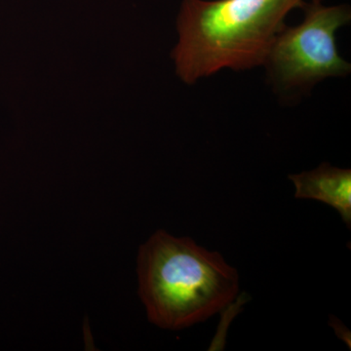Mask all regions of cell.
<instances>
[{"label": "cell", "mask_w": 351, "mask_h": 351, "mask_svg": "<svg viewBox=\"0 0 351 351\" xmlns=\"http://www.w3.org/2000/svg\"><path fill=\"white\" fill-rule=\"evenodd\" d=\"M302 9L301 24L285 25L263 64L269 82L281 93L311 89L325 78L345 76L351 71L336 45V32L350 23V7L311 1Z\"/></svg>", "instance_id": "cell-3"}, {"label": "cell", "mask_w": 351, "mask_h": 351, "mask_svg": "<svg viewBox=\"0 0 351 351\" xmlns=\"http://www.w3.org/2000/svg\"><path fill=\"white\" fill-rule=\"evenodd\" d=\"M295 197L320 201L336 209L346 225L351 226V170L322 163L311 171L291 174Z\"/></svg>", "instance_id": "cell-4"}, {"label": "cell", "mask_w": 351, "mask_h": 351, "mask_svg": "<svg viewBox=\"0 0 351 351\" xmlns=\"http://www.w3.org/2000/svg\"><path fill=\"white\" fill-rule=\"evenodd\" d=\"M322 2L323 0H311ZM306 0H184L174 50L182 82L193 84L223 69L263 66L270 46L293 9Z\"/></svg>", "instance_id": "cell-1"}, {"label": "cell", "mask_w": 351, "mask_h": 351, "mask_svg": "<svg viewBox=\"0 0 351 351\" xmlns=\"http://www.w3.org/2000/svg\"><path fill=\"white\" fill-rule=\"evenodd\" d=\"M138 295L152 324L182 330L204 322L237 299L239 274L189 237L158 230L138 255Z\"/></svg>", "instance_id": "cell-2"}, {"label": "cell", "mask_w": 351, "mask_h": 351, "mask_svg": "<svg viewBox=\"0 0 351 351\" xmlns=\"http://www.w3.org/2000/svg\"><path fill=\"white\" fill-rule=\"evenodd\" d=\"M330 320H331L330 321V325L334 328L335 332L338 335L339 338L345 341L346 345H348L350 348V332L348 331V328L335 316H331Z\"/></svg>", "instance_id": "cell-5"}]
</instances>
